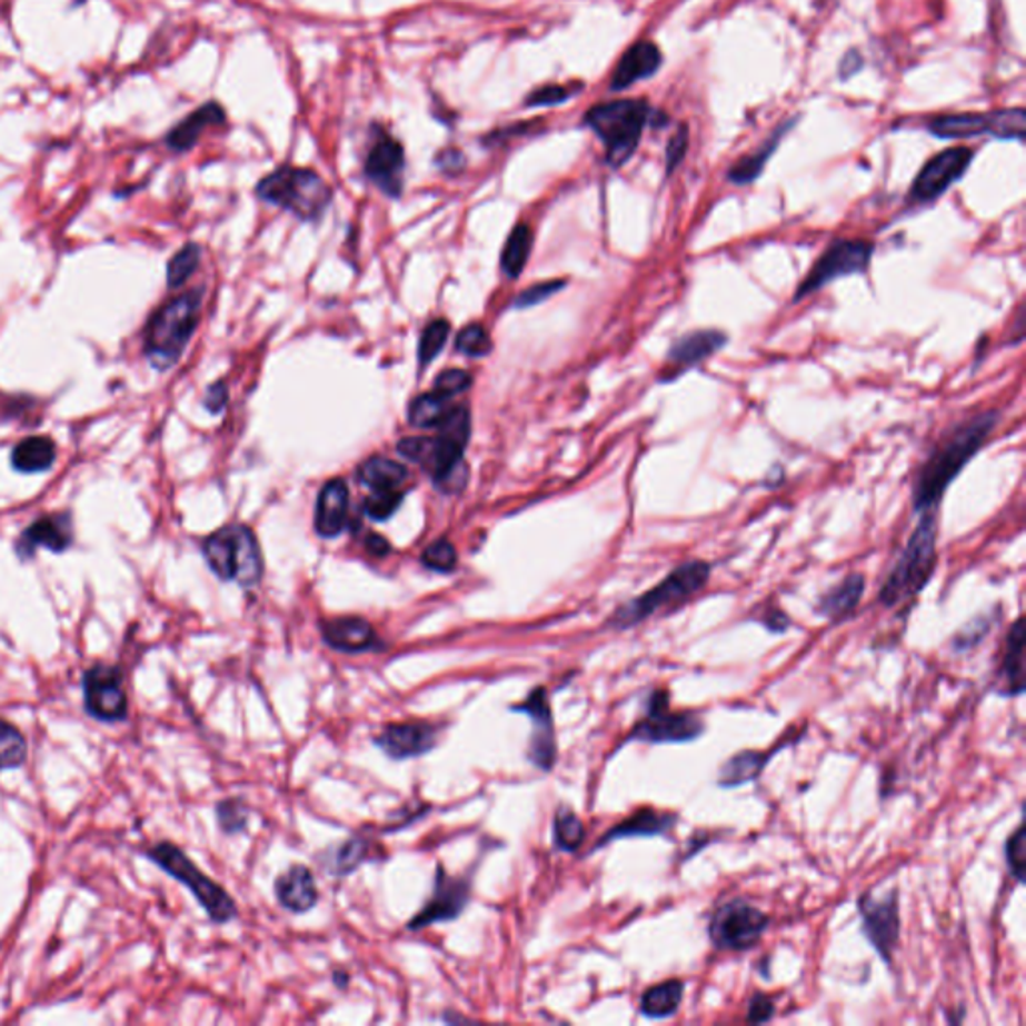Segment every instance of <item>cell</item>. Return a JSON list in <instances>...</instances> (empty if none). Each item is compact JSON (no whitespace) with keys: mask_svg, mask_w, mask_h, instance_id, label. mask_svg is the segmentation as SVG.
Masks as SVG:
<instances>
[{"mask_svg":"<svg viewBox=\"0 0 1026 1026\" xmlns=\"http://www.w3.org/2000/svg\"><path fill=\"white\" fill-rule=\"evenodd\" d=\"M1000 421L998 409L976 411L938 437L923 466L916 469L913 484V509L916 516L938 514L946 489L953 486L970 459L983 449Z\"/></svg>","mask_w":1026,"mask_h":1026,"instance_id":"cell-1","label":"cell"},{"mask_svg":"<svg viewBox=\"0 0 1026 1026\" xmlns=\"http://www.w3.org/2000/svg\"><path fill=\"white\" fill-rule=\"evenodd\" d=\"M437 437H411L401 439L397 451L429 471L437 488L444 491H459L466 481L464 451L471 436V417L466 407H454L448 419L437 427Z\"/></svg>","mask_w":1026,"mask_h":1026,"instance_id":"cell-2","label":"cell"},{"mask_svg":"<svg viewBox=\"0 0 1026 1026\" xmlns=\"http://www.w3.org/2000/svg\"><path fill=\"white\" fill-rule=\"evenodd\" d=\"M936 514L918 516L913 536L896 559L878 591V601L893 610L915 600L935 576L938 564V521Z\"/></svg>","mask_w":1026,"mask_h":1026,"instance_id":"cell-3","label":"cell"},{"mask_svg":"<svg viewBox=\"0 0 1026 1026\" xmlns=\"http://www.w3.org/2000/svg\"><path fill=\"white\" fill-rule=\"evenodd\" d=\"M711 566L704 559L684 561L678 568L671 569L660 584L651 590L644 591L638 598L621 604L614 611L608 626L614 630H630L640 626L641 621L650 620L651 616L660 611H671L690 601L696 594H700L706 584L710 581Z\"/></svg>","mask_w":1026,"mask_h":1026,"instance_id":"cell-4","label":"cell"},{"mask_svg":"<svg viewBox=\"0 0 1026 1026\" xmlns=\"http://www.w3.org/2000/svg\"><path fill=\"white\" fill-rule=\"evenodd\" d=\"M203 291L195 289L155 311L145 327V357L157 371H167L185 353L201 319Z\"/></svg>","mask_w":1026,"mask_h":1026,"instance_id":"cell-5","label":"cell"},{"mask_svg":"<svg viewBox=\"0 0 1026 1026\" xmlns=\"http://www.w3.org/2000/svg\"><path fill=\"white\" fill-rule=\"evenodd\" d=\"M257 197L296 215L301 221H319L331 205L333 191L313 169L283 165L259 181Z\"/></svg>","mask_w":1026,"mask_h":1026,"instance_id":"cell-6","label":"cell"},{"mask_svg":"<svg viewBox=\"0 0 1026 1026\" xmlns=\"http://www.w3.org/2000/svg\"><path fill=\"white\" fill-rule=\"evenodd\" d=\"M142 856L151 860L155 866H159L165 874H169L177 883L187 886L189 893L195 896V900L203 906L205 913L211 918L215 925H227L239 915V908L235 905L231 895L225 890L223 886L217 885L213 878L197 866V864L185 854L181 846L161 840V843L151 844L142 850Z\"/></svg>","mask_w":1026,"mask_h":1026,"instance_id":"cell-7","label":"cell"},{"mask_svg":"<svg viewBox=\"0 0 1026 1026\" xmlns=\"http://www.w3.org/2000/svg\"><path fill=\"white\" fill-rule=\"evenodd\" d=\"M203 556L215 576L253 588L263 578V558L253 531L233 524L211 534L203 541Z\"/></svg>","mask_w":1026,"mask_h":1026,"instance_id":"cell-8","label":"cell"},{"mask_svg":"<svg viewBox=\"0 0 1026 1026\" xmlns=\"http://www.w3.org/2000/svg\"><path fill=\"white\" fill-rule=\"evenodd\" d=\"M650 117V107L644 101L600 102L586 112L584 122L600 137L606 147V161L621 167L630 161L640 145L644 124Z\"/></svg>","mask_w":1026,"mask_h":1026,"instance_id":"cell-9","label":"cell"},{"mask_svg":"<svg viewBox=\"0 0 1026 1026\" xmlns=\"http://www.w3.org/2000/svg\"><path fill=\"white\" fill-rule=\"evenodd\" d=\"M873 257L874 243L870 239H836L816 259L810 271L804 275L803 281L794 291V303L820 291L836 279L866 273L870 269Z\"/></svg>","mask_w":1026,"mask_h":1026,"instance_id":"cell-10","label":"cell"},{"mask_svg":"<svg viewBox=\"0 0 1026 1026\" xmlns=\"http://www.w3.org/2000/svg\"><path fill=\"white\" fill-rule=\"evenodd\" d=\"M706 731V724L696 711H674L670 694L654 690L646 700V714L630 731L626 743L684 744L698 740Z\"/></svg>","mask_w":1026,"mask_h":1026,"instance_id":"cell-11","label":"cell"},{"mask_svg":"<svg viewBox=\"0 0 1026 1026\" xmlns=\"http://www.w3.org/2000/svg\"><path fill=\"white\" fill-rule=\"evenodd\" d=\"M82 708L101 724H119L129 718V694L124 690V670L111 661H92L82 671Z\"/></svg>","mask_w":1026,"mask_h":1026,"instance_id":"cell-12","label":"cell"},{"mask_svg":"<svg viewBox=\"0 0 1026 1026\" xmlns=\"http://www.w3.org/2000/svg\"><path fill=\"white\" fill-rule=\"evenodd\" d=\"M768 925L770 918L758 906L744 898H734L716 908L708 925V935L711 945L720 950H750L760 943Z\"/></svg>","mask_w":1026,"mask_h":1026,"instance_id":"cell-13","label":"cell"},{"mask_svg":"<svg viewBox=\"0 0 1026 1026\" xmlns=\"http://www.w3.org/2000/svg\"><path fill=\"white\" fill-rule=\"evenodd\" d=\"M858 913L863 918L864 936L886 965H893V955L900 943L898 888H890L880 896H873L870 893L860 896Z\"/></svg>","mask_w":1026,"mask_h":1026,"instance_id":"cell-14","label":"cell"},{"mask_svg":"<svg viewBox=\"0 0 1026 1026\" xmlns=\"http://www.w3.org/2000/svg\"><path fill=\"white\" fill-rule=\"evenodd\" d=\"M728 333L721 329H696L671 341L664 357V366L658 371L660 383H674L686 376L690 369L700 367L704 361L716 356L728 343Z\"/></svg>","mask_w":1026,"mask_h":1026,"instance_id":"cell-15","label":"cell"},{"mask_svg":"<svg viewBox=\"0 0 1026 1026\" xmlns=\"http://www.w3.org/2000/svg\"><path fill=\"white\" fill-rule=\"evenodd\" d=\"M511 711H519L531 718L534 728H531V740L528 746L529 763L539 768L541 773H549L558 760V740H556L554 714L549 708L548 691L544 686L534 688L526 700L511 706Z\"/></svg>","mask_w":1026,"mask_h":1026,"instance_id":"cell-16","label":"cell"},{"mask_svg":"<svg viewBox=\"0 0 1026 1026\" xmlns=\"http://www.w3.org/2000/svg\"><path fill=\"white\" fill-rule=\"evenodd\" d=\"M975 153L966 147H955L930 159L918 173L910 187L908 201L915 205L933 203L945 195L953 185L963 179L966 169L973 163Z\"/></svg>","mask_w":1026,"mask_h":1026,"instance_id":"cell-17","label":"cell"},{"mask_svg":"<svg viewBox=\"0 0 1026 1026\" xmlns=\"http://www.w3.org/2000/svg\"><path fill=\"white\" fill-rule=\"evenodd\" d=\"M363 173L381 193L397 199L404 191L406 175V151L404 145L394 139L389 132L377 129L376 141L366 157Z\"/></svg>","mask_w":1026,"mask_h":1026,"instance_id":"cell-18","label":"cell"},{"mask_svg":"<svg viewBox=\"0 0 1026 1026\" xmlns=\"http://www.w3.org/2000/svg\"><path fill=\"white\" fill-rule=\"evenodd\" d=\"M469 895H471L469 880L458 878V876H449L446 868L439 864L437 866L434 895L429 898V903L414 916V920L407 925V930L416 933V930H421L426 926L458 918L468 906Z\"/></svg>","mask_w":1026,"mask_h":1026,"instance_id":"cell-19","label":"cell"},{"mask_svg":"<svg viewBox=\"0 0 1026 1026\" xmlns=\"http://www.w3.org/2000/svg\"><path fill=\"white\" fill-rule=\"evenodd\" d=\"M74 541V531H72V518L69 511H59V514H49L34 519L31 526L22 529L21 536L14 544V551L22 561L37 556V549L47 548L52 554H64L71 548Z\"/></svg>","mask_w":1026,"mask_h":1026,"instance_id":"cell-20","label":"cell"},{"mask_svg":"<svg viewBox=\"0 0 1026 1026\" xmlns=\"http://www.w3.org/2000/svg\"><path fill=\"white\" fill-rule=\"evenodd\" d=\"M437 726L429 721L389 724L376 738V746L394 760H407L431 753L437 746Z\"/></svg>","mask_w":1026,"mask_h":1026,"instance_id":"cell-21","label":"cell"},{"mask_svg":"<svg viewBox=\"0 0 1026 1026\" xmlns=\"http://www.w3.org/2000/svg\"><path fill=\"white\" fill-rule=\"evenodd\" d=\"M321 636L329 648L341 654H366L383 648L373 626L357 616L323 621Z\"/></svg>","mask_w":1026,"mask_h":1026,"instance_id":"cell-22","label":"cell"},{"mask_svg":"<svg viewBox=\"0 0 1026 1026\" xmlns=\"http://www.w3.org/2000/svg\"><path fill=\"white\" fill-rule=\"evenodd\" d=\"M1026 631L1023 618L1010 626L1006 634L1003 660L996 671V691L1000 696H1020L1025 691L1026 678Z\"/></svg>","mask_w":1026,"mask_h":1026,"instance_id":"cell-23","label":"cell"},{"mask_svg":"<svg viewBox=\"0 0 1026 1026\" xmlns=\"http://www.w3.org/2000/svg\"><path fill=\"white\" fill-rule=\"evenodd\" d=\"M225 122H227V114H225L221 102H205L165 135V145L173 153H187L193 149L209 127H223Z\"/></svg>","mask_w":1026,"mask_h":1026,"instance_id":"cell-24","label":"cell"},{"mask_svg":"<svg viewBox=\"0 0 1026 1026\" xmlns=\"http://www.w3.org/2000/svg\"><path fill=\"white\" fill-rule=\"evenodd\" d=\"M275 896L285 910L303 915L311 910L319 900L316 876L307 866H291L287 873L275 880Z\"/></svg>","mask_w":1026,"mask_h":1026,"instance_id":"cell-25","label":"cell"},{"mask_svg":"<svg viewBox=\"0 0 1026 1026\" xmlns=\"http://www.w3.org/2000/svg\"><path fill=\"white\" fill-rule=\"evenodd\" d=\"M661 64V52L654 42H636L628 51L624 52L616 71L611 74V91H624L634 82L650 79L656 74Z\"/></svg>","mask_w":1026,"mask_h":1026,"instance_id":"cell-26","label":"cell"},{"mask_svg":"<svg viewBox=\"0 0 1026 1026\" xmlns=\"http://www.w3.org/2000/svg\"><path fill=\"white\" fill-rule=\"evenodd\" d=\"M349 489L343 479L327 481L317 498L316 529L323 538H337L347 526Z\"/></svg>","mask_w":1026,"mask_h":1026,"instance_id":"cell-27","label":"cell"},{"mask_svg":"<svg viewBox=\"0 0 1026 1026\" xmlns=\"http://www.w3.org/2000/svg\"><path fill=\"white\" fill-rule=\"evenodd\" d=\"M676 824H678L676 814L660 813V810H654V808H641L638 813L631 814L630 818H626L624 823L616 824L614 828L604 834V838H601L596 848H600L604 844L614 843V840H621V838L664 836V834L671 833L676 828Z\"/></svg>","mask_w":1026,"mask_h":1026,"instance_id":"cell-28","label":"cell"},{"mask_svg":"<svg viewBox=\"0 0 1026 1026\" xmlns=\"http://www.w3.org/2000/svg\"><path fill=\"white\" fill-rule=\"evenodd\" d=\"M864 590H866V579L863 574L858 571L848 574L840 584H836L818 600L816 614L833 624L846 620L858 608Z\"/></svg>","mask_w":1026,"mask_h":1026,"instance_id":"cell-29","label":"cell"},{"mask_svg":"<svg viewBox=\"0 0 1026 1026\" xmlns=\"http://www.w3.org/2000/svg\"><path fill=\"white\" fill-rule=\"evenodd\" d=\"M784 744H788V740L776 744L773 750H766V753L746 750V753L731 756L730 760H726L720 768L718 784H720L721 788H736V786L758 780L764 768H766V764L770 763V758L783 748Z\"/></svg>","mask_w":1026,"mask_h":1026,"instance_id":"cell-30","label":"cell"},{"mask_svg":"<svg viewBox=\"0 0 1026 1026\" xmlns=\"http://www.w3.org/2000/svg\"><path fill=\"white\" fill-rule=\"evenodd\" d=\"M57 446L51 437L34 436L22 439L12 448V468L19 474H44L54 466Z\"/></svg>","mask_w":1026,"mask_h":1026,"instance_id":"cell-31","label":"cell"},{"mask_svg":"<svg viewBox=\"0 0 1026 1026\" xmlns=\"http://www.w3.org/2000/svg\"><path fill=\"white\" fill-rule=\"evenodd\" d=\"M686 993V983L678 978L664 980L660 985H654L641 995L640 1013L651 1020H661L670 1018L678 1013L681 1000Z\"/></svg>","mask_w":1026,"mask_h":1026,"instance_id":"cell-32","label":"cell"},{"mask_svg":"<svg viewBox=\"0 0 1026 1026\" xmlns=\"http://www.w3.org/2000/svg\"><path fill=\"white\" fill-rule=\"evenodd\" d=\"M928 129L940 139H968L983 132H993V112L990 114H943L928 124Z\"/></svg>","mask_w":1026,"mask_h":1026,"instance_id":"cell-33","label":"cell"},{"mask_svg":"<svg viewBox=\"0 0 1026 1026\" xmlns=\"http://www.w3.org/2000/svg\"><path fill=\"white\" fill-rule=\"evenodd\" d=\"M359 481L373 489H397L407 479V469L396 459L371 458L357 471Z\"/></svg>","mask_w":1026,"mask_h":1026,"instance_id":"cell-34","label":"cell"},{"mask_svg":"<svg viewBox=\"0 0 1026 1026\" xmlns=\"http://www.w3.org/2000/svg\"><path fill=\"white\" fill-rule=\"evenodd\" d=\"M531 245H534V233H531L529 225H516L514 231L509 233L504 251H501V269H504V273L511 277V279H516L521 275V271L526 269V263H528Z\"/></svg>","mask_w":1026,"mask_h":1026,"instance_id":"cell-35","label":"cell"},{"mask_svg":"<svg viewBox=\"0 0 1026 1026\" xmlns=\"http://www.w3.org/2000/svg\"><path fill=\"white\" fill-rule=\"evenodd\" d=\"M451 397L441 396L437 391L419 396L411 401L409 406V424L416 427H439L446 419L454 406L449 404Z\"/></svg>","mask_w":1026,"mask_h":1026,"instance_id":"cell-36","label":"cell"},{"mask_svg":"<svg viewBox=\"0 0 1026 1026\" xmlns=\"http://www.w3.org/2000/svg\"><path fill=\"white\" fill-rule=\"evenodd\" d=\"M29 758V740L11 721L0 718V773L17 770Z\"/></svg>","mask_w":1026,"mask_h":1026,"instance_id":"cell-37","label":"cell"},{"mask_svg":"<svg viewBox=\"0 0 1026 1026\" xmlns=\"http://www.w3.org/2000/svg\"><path fill=\"white\" fill-rule=\"evenodd\" d=\"M586 838V826L578 814L569 808H559L554 818V844L564 853H576Z\"/></svg>","mask_w":1026,"mask_h":1026,"instance_id":"cell-38","label":"cell"},{"mask_svg":"<svg viewBox=\"0 0 1026 1026\" xmlns=\"http://www.w3.org/2000/svg\"><path fill=\"white\" fill-rule=\"evenodd\" d=\"M783 132L784 129H780V131L776 132V137H774L773 141L766 142L763 149H758L756 153L750 155V157H744L743 161H738V163L734 165L730 169V173H728V181L734 185H748L756 181V179L760 177V173H763L766 161H768L770 155L774 153V149H776V145H778V139H780Z\"/></svg>","mask_w":1026,"mask_h":1026,"instance_id":"cell-39","label":"cell"},{"mask_svg":"<svg viewBox=\"0 0 1026 1026\" xmlns=\"http://www.w3.org/2000/svg\"><path fill=\"white\" fill-rule=\"evenodd\" d=\"M201 263V247L195 243L185 245L179 253L173 255V259L167 265V285L171 289H177L191 279V275L199 269Z\"/></svg>","mask_w":1026,"mask_h":1026,"instance_id":"cell-40","label":"cell"},{"mask_svg":"<svg viewBox=\"0 0 1026 1026\" xmlns=\"http://www.w3.org/2000/svg\"><path fill=\"white\" fill-rule=\"evenodd\" d=\"M367 854H369V844L363 838H351L341 846H337L333 860L327 864V870H331L337 876H347L353 873L357 866H361L363 860H367Z\"/></svg>","mask_w":1026,"mask_h":1026,"instance_id":"cell-41","label":"cell"},{"mask_svg":"<svg viewBox=\"0 0 1026 1026\" xmlns=\"http://www.w3.org/2000/svg\"><path fill=\"white\" fill-rule=\"evenodd\" d=\"M449 329L451 327H449L446 319H436L424 329L421 339H419V349H417V357H419L421 367L429 366L439 356V351L444 349L446 341H448Z\"/></svg>","mask_w":1026,"mask_h":1026,"instance_id":"cell-42","label":"cell"},{"mask_svg":"<svg viewBox=\"0 0 1026 1026\" xmlns=\"http://www.w3.org/2000/svg\"><path fill=\"white\" fill-rule=\"evenodd\" d=\"M217 824L225 834L243 833L249 823V808L239 798H227L215 806Z\"/></svg>","mask_w":1026,"mask_h":1026,"instance_id":"cell-43","label":"cell"},{"mask_svg":"<svg viewBox=\"0 0 1026 1026\" xmlns=\"http://www.w3.org/2000/svg\"><path fill=\"white\" fill-rule=\"evenodd\" d=\"M1005 858L1008 873L1015 876L1016 883H1025L1026 870V830L1025 824L1016 826L1015 834L1005 844Z\"/></svg>","mask_w":1026,"mask_h":1026,"instance_id":"cell-44","label":"cell"},{"mask_svg":"<svg viewBox=\"0 0 1026 1026\" xmlns=\"http://www.w3.org/2000/svg\"><path fill=\"white\" fill-rule=\"evenodd\" d=\"M404 498H406V494L399 491V489H381V491H373V494L366 499V514L369 518L376 519V521H386V519L391 518V516L396 514Z\"/></svg>","mask_w":1026,"mask_h":1026,"instance_id":"cell-45","label":"cell"},{"mask_svg":"<svg viewBox=\"0 0 1026 1026\" xmlns=\"http://www.w3.org/2000/svg\"><path fill=\"white\" fill-rule=\"evenodd\" d=\"M421 564L439 574H449L458 566V551L448 539H439L421 554Z\"/></svg>","mask_w":1026,"mask_h":1026,"instance_id":"cell-46","label":"cell"},{"mask_svg":"<svg viewBox=\"0 0 1026 1026\" xmlns=\"http://www.w3.org/2000/svg\"><path fill=\"white\" fill-rule=\"evenodd\" d=\"M1026 114L1023 109L993 112V132L998 139H1025Z\"/></svg>","mask_w":1026,"mask_h":1026,"instance_id":"cell-47","label":"cell"},{"mask_svg":"<svg viewBox=\"0 0 1026 1026\" xmlns=\"http://www.w3.org/2000/svg\"><path fill=\"white\" fill-rule=\"evenodd\" d=\"M456 347H458L459 353H464V356L484 357L491 351V339H489L488 331L484 327L479 326V323H474V326L464 327L459 331Z\"/></svg>","mask_w":1026,"mask_h":1026,"instance_id":"cell-48","label":"cell"},{"mask_svg":"<svg viewBox=\"0 0 1026 1026\" xmlns=\"http://www.w3.org/2000/svg\"><path fill=\"white\" fill-rule=\"evenodd\" d=\"M581 89V84H544L531 91L526 99V107H554L571 99Z\"/></svg>","mask_w":1026,"mask_h":1026,"instance_id":"cell-49","label":"cell"},{"mask_svg":"<svg viewBox=\"0 0 1026 1026\" xmlns=\"http://www.w3.org/2000/svg\"><path fill=\"white\" fill-rule=\"evenodd\" d=\"M990 626H993V620L986 618V616H980V618H976L970 624H966L965 628L956 634L953 648L956 651L975 648L976 644H980V640L990 631Z\"/></svg>","mask_w":1026,"mask_h":1026,"instance_id":"cell-50","label":"cell"},{"mask_svg":"<svg viewBox=\"0 0 1026 1026\" xmlns=\"http://www.w3.org/2000/svg\"><path fill=\"white\" fill-rule=\"evenodd\" d=\"M471 386V377H469L468 371L464 369H448L444 373H439L434 383V391L441 394V396L454 397L466 391Z\"/></svg>","mask_w":1026,"mask_h":1026,"instance_id":"cell-51","label":"cell"},{"mask_svg":"<svg viewBox=\"0 0 1026 1026\" xmlns=\"http://www.w3.org/2000/svg\"><path fill=\"white\" fill-rule=\"evenodd\" d=\"M564 287H566V281H548V283L531 285L524 293H519L518 299H516V307H524V309H526V307L544 303L546 299L556 296Z\"/></svg>","mask_w":1026,"mask_h":1026,"instance_id":"cell-52","label":"cell"},{"mask_svg":"<svg viewBox=\"0 0 1026 1026\" xmlns=\"http://www.w3.org/2000/svg\"><path fill=\"white\" fill-rule=\"evenodd\" d=\"M468 165L466 155L459 151L458 147H446L436 155V167L446 175H459Z\"/></svg>","mask_w":1026,"mask_h":1026,"instance_id":"cell-53","label":"cell"},{"mask_svg":"<svg viewBox=\"0 0 1026 1026\" xmlns=\"http://www.w3.org/2000/svg\"><path fill=\"white\" fill-rule=\"evenodd\" d=\"M774 1013H776L774 998L764 995V993H758V995H754L753 998H750L746 1020H748V1023H768V1020L773 1018Z\"/></svg>","mask_w":1026,"mask_h":1026,"instance_id":"cell-54","label":"cell"},{"mask_svg":"<svg viewBox=\"0 0 1026 1026\" xmlns=\"http://www.w3.org/2000/svg\"><path fill=\"white\" fill-rule=\"evenodd\" d=\"M688 151V129L686 127H680L678 132L674 135L670 139V145H668V151H666V167H668V175L680 165L684 155Z\"/></svg>","mask_w":1026,"mask_h":1026,"instance_id":"cell-55","label":"cell"},{"mask_svg":"<svg viewBox=\"0 0 1026 1026\" xmlns=\"http://www.w3.org/2000/svg\"><path fill=\"white\" fill-rule=\"evenodd\" d=\"M227 399H229V396H227V386H225L223 381H217L213 386L207 387V394H205L203 397L205 409H207L209 414L217 416V414L223 411L225 406H227Z\"/></svg>","mask_w":1026,"mask_h":1026,"instance_id":"cell-56","label":"cell"},{"mask_svg":"<svg viewBox=\"0 0 1026 1026\" xmlns=\"http://www.w3.org/2000/svg\"><path fill=\"white\" fill-rule=\"evenodd\" d=\"M760 621H763L764 626H766L768 630L774 631V634H783V631L788 630V628L793 626L790 618H788V616H786L783 610H778V608L766 610V614H764V618H760Z\"/></svg>","mask_w":1026,"mask_h":1026,"instance_id":"cell-57","label":"cell"},{"mask_svg":"<svg viewBox=\"0 0 1026 1026\" xmlns=\"http://www.w3.org/2000/svg\"><path fill=\"white\" fill-rule=\"evenodd\" d=\"M366 549L369 551V554H371V556L383 558V556H387V554L391 551V546H389V541H387L386 538H381V536L371 534V536L366 539Z\"/></svg>","mask_w":1026,"mask_h":1026,"instance_id":"cell-58","label":"cell"},{"mask_svg":"<svg viewBox=\"0 0 1026 1026\" xmlns=\"http://www.w3.org/2000/svg\"><path fill=\"white\" fill-rule=\"evenodd\" d=\"M333 976H336V985L341 986V988L347 986V983H349V976L343 975V973H336Z\"/></svg>","mask_w":1026,"mask_h":1026,"instance_id":"cell-59","label":"cell"}]
</instances>
